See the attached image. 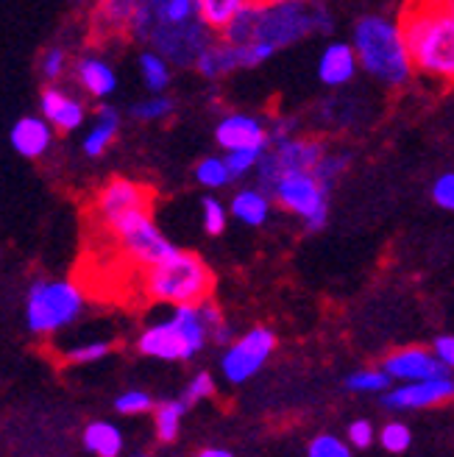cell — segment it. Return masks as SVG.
Wrapping results in <instances>:
<instances>
[{"mask_svg": "<svg viewBox=\"0 0 454 457\" xmlns=\"http://www.w3.org/2000/svg\"><path fill=\"white\" fill-rule=\"evenodd\" d=\"M118 129H120V114L115 106H98V118H95V126L87 131L84 137V154L89 159H98L106 154V148L115 143L118 137Z\"/></svg>", "mask_w": 454, "mask_h": 457, "instance_id": "cell-23", "label": "cell"}, {"mask_svg": "<svg viewBox=\"0 0 454 457\" xmlns=\"http://www.w3.org/2000/svg\"><path fill=\"white\" fill-rule=\"evenodd\" d=\"M195 181L207 190H220L232 181V170L226 165V156H207L195 165Z\"/></svg>", "mask_w": 454, "mask_h": 457, "instance_id": "cell-28", "label": "cell"}, {"mask_svg": "<svg viewBox=\"0 0 454 457\" xmlns=\"http://www.w3.org/2000/svg\"><path fill=\"white\" fill-rule=\"evenodd\" d=\"M215 140L226 154H229V151H240V148H268L270 134H268V126L260 118H254V114L229 112L215 126Z\"/></svg>", "mask_w": 454, "mask_h": 457, "instance_id": "cell-13", "label": "cell"}, {"mask_svg": "<svg viewBox=\"0 0 454 457\" xmlns=\"http://www.w3.org/2000/svg\"><path fill=\"white\" fill-rule=\"evenodd\" d=\"M446 9H449V14H451V20H454V0H446Z\"/></svg>", "mask_w": 454, "mask_h": 457, "instance_id": "cell-46", "label": "cell"}, {"mask_svg": "<svg viewBox=\"0 0 454 457\" xmlns=\"http://www.w3.org/2000/svg\"><path fill=\"white\" fill-rule=\"evenodd\" d=\"M153 402L145 391H126L115 399V410L123 416H137V413H145V410H151Z\"/></svg>", "mask_w": 454, "mask_h": 457, "instance_id": "cell-37", "label": "cell"}, {"mask_svg": "<svg viewBox=\"0 0 454 457\" xmlns=\"http://www.w3.org/2000/svg\"><path fill=\"white\" fill-rule=\"evenodd\" d=\"M349 441L357 449H368L371 441H374V427H371V421H354L349 427Z\"/></svg>", "mask_w": 454, "mask_h": 457, "instance_id": "cell-43", "label": "cell"}, {"mask_svg": "<svg viewBox=\"0 0 454 457\" xmlns=\"http://www.w3.org/2000/svg\"><path fill=\"white\" fill-rule=\"evenodd\" d=\"M51 140H54V126L45 118H20L9 134L12 148L26 159H39L51 148Z\"/></svg>", "mask_w": 454, "mask_h": 457, "instance_id": "cell-18", "label": "cell"}, {"mask_svg": "<svg viewBox=\"0 0 454 457\" xmlns=\"http://www.w3.org/2000/svg\"><path fill=\"white\" fill-rule=\"evenodd\" d=\"M318 81L329 89H340L354 81V76L359 73V62L354 54V45L343 42V39H332L326 48L318 56Z\"/></svg>", "mask_w": 454, "mask_h": 457, "instance_id": "cell-16", "label": "cell"}, {"mask_svg": "<svg viewBox=\"0 0 454 457\" xmlns=\"http://www.w3.org/2000/svg\"><path fill=\"white\" fill-rule=\"evenodd\" d=\"M454 399V379L451 374L446 377H429V379H416L407 382L396 391L384 396V404L393 410H421V407H435Z\"/></svg>", "mask_w": 454, "mask_h": 457, "instance_id": "cell-14", "label": "cell"}, {"mask_svg": "<svg viewBox=\"0 0 454 457\" xmlns=\"http://www.w3.org/2000/svg\"><path fill=\"white\" fill-rule=\"evenodd\" d=\"M145 0H98L95 6V31L98 34H128L131 22L143 9Z\"/></svg>", "mask_w": 454, "mask_h": 457, "instance_id": "cell-19", "label": "cell"}, {"mask_svg": "<svg viewBox=\"0 0 454 457\" xmlns=\"http://www.w3.org/2000/svg\"><path fill=\"white\" fill-rule=\"evenodd\" d=\"M215 394V379L210 377V374H195L193 377V382L187 385V391H185V404H195V402H201V399H207V396H212Z\"/></svg>", "mask_w": 454, "mask_h": 457, "instance_id": "cell-41", "label": "cell"}, {"mask_svg": "<svg viewBox=\"0 0 454 457\" xmlns=\"http://www.w3.org/2000/svg\"><path fill=\"white\" fill-rule=\"evenodd\" d=\"M190 20H198L195 0H153V26H176Z\"/></svg>", "mask_w": 454, "mask_h": 457, "instance_id": "cell-27", "label": "cell"}, {"mask_svg": "<svg viewBox=\"0 0 454 457\" xmlns=\"http://www.w3.org/2000/svg\"><path fill=\"white\" fill-rule=\"evenodd\" d=\"M39 109L45 114V120L54 126V131H62V134L76 131L87 120V106L76 96L64 93L59 87L45 89L39 98Z\"/></svg>", "mask_w": 454, "mask_h": 457, "instance_id": "cell-17", "label": "cell"}, {"mask_svg": "<svg viewBox=\"0 0 454 457\" xmlns=\"http://www.w3.org/2000/svg\"><path fill=\"white\" fill-rule=\"evenodd\" d=\"M195 71L210 79V81H218L223 76H229L235 71H240V59H237V48L232 42L226 39H212L207 48L201 51V56L195 59Z\"/></svg>", "mask_w": 454, "mask_h": 457, "instance_id": "cell-20", "label": "cell"}, {"mask_svg": "<svg viewBox=\"0 0 454 457\" xmlns=\"http://www.w3.org/2000/svg\"><path fill=\"white\" fill-rule=\"evenodd\" d=\"M274 349H277V335L265 327H254L252 332H245L240 340H235L232 346L226 349L220 360L223 377L235 385L252 379L268 362V357L274 354Z\"/></svg>", "mask_w": 454, "mask_h": 457, "instance_id": "cell-11", "label": "cell"}, {"mask_svg": "<svg viewBox=\"0 0 454 457\" xmlns=\"http://www.w3.org/2000/svg\"><path fill=\"white\" fill-rule=\"evenodd\" d=\"M151 198L153 193L140 185V181H131V179H111L98 190L95 204H93V212L98 218L101 226H109L111 220H118L126 212L134 210H151Z\"/></svg>", "mask_w": 454, "mask_h": 457, "instance_id": "cell-12", "label": "cell"}, {"mask_svg": "<svg viewBox=\"0 0 454 457\" xmlns=\"http://www.w3.org/2000/svg\"><path fill=\"white\" fill-rule=\"evenodd\" d=\"M215 277L210 265L193 251H176L168 260L145 268V293L148 299L162 304H201L210 299Z\"/></svg>", "mask_w": 454, "mask_h": 457, "instance_id": "cell-4", "label": "cell"}, {"mask_svg": "<svg viewBox=\"0 0 454 457\" xmlns=\"http://www.w3.org/2000/svg\"><path fill=\"white\" fill-rule=\"evenodd\" d=\"M201 220H203V228H207V235L212 237L223 235L226 223H229V210H226L215 195H207L201 201Z\"/></svg>", "mask_w": 454, "mask_h": 457, "instance_id": "cell-31", "label": "cell"}, {"mask_svg": "<svg viewBox=\"0 0 454 457\" xmlns=\"http://www.w3.org/2000/svg\"><path fill=\"white\" fill-rule=\"evenodd\" d=\"M270 207H274V198L262 187H243L235 193L229 204V215L245 226H265L270 218Z\"/></svg>", "mask_w": 454, "mask_h": 457, "instance_id": "cell-22", "label": "cell"}, {"mask_svg": "<svg viewBox=\"0 0 454 457\" xmlns=\"http://www.w3.org/2000/svg\"><path fill=\"white\" fill-rule=\"evenodd\" d=\"M84 446L98 457H118L123 452V436L118 427L106 421H95L84 429Z\"/></svg>", "mask_w": 454, "mask_h": 457, "instance_id": "cell-25", "label": "cell"}, {"mask_svg": "<svg viewBox=\"0 0 454 457\" xmlns=\"http://www.w3.org/2000/svg\"><path fill=\"white\" fill-rule=\"evenodd\" d=\"M76 79L93 98H109L118 89V73L98 56H84L76 64Z\"/></svg>", "mask_w": 454, "mask_h": 457, "instance_id": "cell-21", "label": "cell"}, {"mask_svg": "<svg viewBox=\"0 0 454 457\" xmlns=\"http://www.w3.org/2000/svg\"><path fill=\"white\" fill-rule=\"evenodd\" d=\"M198 457H232V452H226V449H203Z\"/></svg>", "mask_w": 454, "mask_h": 457, "instance_id": "cell-45", "label": "cell"}, {"mask_svg": "<svg viewBox=\"0 0 454 457\" xmlns=\"http://www.w3.org/2000/svg\"><path fill=\"white\" fill-rule=\"evenodd\" d=\"M195 4H198V17L203 26L220 34L252 0H195Z\"/></svg>", "mask_w": 454, "mask_h": 457, "instance_id": "cell-24", "label": "cell"}, {"mask_svg": "<svg viewBox=\"0 0 454 457\" xmlns=\"http://www.w3.org/2000/svg\"><path fill=\"white\" fill-rule=\"evenodd\" d=\"M351 45L359 62V71H366L371 79H376L384 87L399 89L416 73L399 17L362 14L354 22Z\"/></svg>", "mask_w": 454, "mask_h": 457, "instance_id": "cell-2", "label": "cell"}, {"mask_svg": "<svg viewBox=\"0 0 454 457\" xmlns=\"http://www.w3.org/2000/svg\"><path fill=\"white\" fill-rule=\"evenodd\" d=\"M140 76H143V84L148 93L162 96L173 81L170 62L156 51H145V54H140Z\"/></svg>", "mask_w": 454, "mask_h": 457, "instance_id": "cell-26", "label": "cell"}, {"mask_svg": "<svg viewBox=\"0 0 454 457\" xmlns=\"http://www.w3.org/2000/svg\"><path fill=\"white\" fill-rule=\"evenodd\" d=\"M207 337L210 329L201 315V307L181 304L173 310L168 321H159L140 335L137 349L156 360H190L203 349Z\"/></svg>", "mask_w": 454, "mask_h": 457, "instance_id": "cell-5", "label": "cell"}, {"mask_svg": "<svg viewBox=\"0 0 454 457\" xmlns=\"http://www.w3.org/2000/svg\"><path fill=\"white\" fill-rule=\"evenodd\" d=\"M435 354L443 365H449V371H454V335H443L435 340Z\"/></svg>", "mask_w": 454, "mask_h": 457, "instance_id": "cell-44", "label": "cell"}, {"mask_svg": "<svg viewBox=\"0 0 454 457\" xmlns=\"http://www.w3.org/2000/svg\"><path fill=\"white\" fill-rule=\"evenodd\" d=\"M329 190L312 170H293L279 176L268 193L285 212L304 220L310 232H318L329 220Z\"/></svg>", "mask_w": 454, "mask_h": 457, "instance_id": "cell-7", "label": "cell"}, {"mask_svg": "<svg viewBox=\"0 0 454 457\" xmlns=\"http://www.w3.org/2000/svg\"><path fill=\"white\" fill-rule=\"evenodd\" d=\"M382 371L388 374L391 379H404V382L451 374L449 365H443L435 352H426L421 346H404V349L388 354V357H384Z\"/></svg>", "mask_w": 454, "mask_h": 457, "instance_id": "cell-15", "label": "cell"}, {"mask_svg": "<svg viewBox=\"0 0 454 457\" xmlns=\"http://www.w3.org/2000/svg\"><path fill=\"white\" fill-rule=\"evenodd\" d=\"M268 148H240V151H229V154H226V165H229V170H232V179H243V176H248L252 170H257L260 159L265 156Z\"/></svg>", "mask_w": 454, "mask_h": 457, "instance_id": "cell-32", "label": "cell"}, {"mask_svg": "<svg viewBox=\"0 0 454 457\" xmlns=\"http://www.w3.org/2000/svg\"><path fill=\"white\" fill-rule=\"evenodd\" d=\"M212 29H207L198 20L190 22H176V26H153L151 31V45L156 54H162L170 64L178 67H193L201 51L212 42Z\"/></svg>", "mask_w": 454, "mask_h": 457, "instance_id": "cell-10", "label": "cell"}, {"mask_svg": "<svg viewBox=\"0 0 454 457\" xmlns=\"http://www.w3.org/2000/svg\"><path fill=\"white\" fill-rule=\"evenodd\" d=\"M176 109L173 98L168 96H151L140 104H134L131 106V114H134V120H145V123H153V120H165L170 118Z\"/></svg>", "mask_w": 454, "mask_h": 457, "instance_id": "cell-30", "label": "cell"}, {"mask_svg": "<svg viewBox=\"0 0 454 457\" xmlns=\"http://www.w3.org/2000/svg\"><path fill=\"white\" fill-rule=\"evenodd\" d=\"M351 391H359V394H371V391H384V387L391 385V377L384 371H357L349 377L346 382Z\"/></svg>", "mask_w": 454, "mask_h": 457, "instance_id": "cell-35", "label": "cell"}, {"mask_svg": "<svg viewBox=\"0 0 454 457\" xmlns=\"http://www.w3.org/2000/svg\"><path fill=\"white\" fill-rule=\"evenodd\" d=\"M346 168H349V154H343V151H326L324 154V159L321 162L315 165V176L324 181V185H334V181L346 173Z\"/></svg>", "mask_w": 454, "mask_h": 457, "instance_id": "cell-33", "label": "cell"}, {"mask_svg": "<svg viewBox=\"0 0 454 457\" xmlns=\"http://www.w3.org/2000/svg\"><path fill=\"white\" fill-rule=\"evenodd\" d=\"M252 4H277V0H252Z\"/></svg>", "mask_w": 454, "mask_h": 457, "instance_id": "cell-47", "label": "cell"}, {"mask_svg": "<svg viewBox=\"0 0 454 457\" xmlns=\"http://www.w3.org/2000/svg\"><path fill=\"white\" fill-rule=\"evenodd\" d=\"M332 14L315 0H277L254 4V42H268L274 51L290 48L312 34H329Z\"/></svg>", "mask_w": 454, "mask_h": 457, "instance_id": "cell-3", "label": "cell"}, {"mask_svg": "<svg viewBox=\"0 0 454 457\" xmlns=\"http://www.w3.org/2000/svg\"><path fill=\"white\" fill-rule=\"evenodd\" d=\"M185 402H162L156 407V436L162 441H173L178 436L181 416H185Z\"/></svg>", "mask_w": 454, "mask_h": 457, "instance_id": "cell-29", "label": "cell"}, {"mask_svg": "<svg viewBox=\"0 0 454 457\" xmlns=\"http://www.w3.org/2000/svg\"><path fill=\"white\" fill-rule=\"evenodd\" d=\"M103 228L118 240L126 260L134 262V265H140V268H153L156 262L168 260L170 254H176V251H178L162 235V228L153 223L151 210L126 212L118 220H111L109 226H103Z\"/></svg>", "mask_w": 454, "mask_h": 457, "instance_id": "cell-8", "label": "cell"}, {"mask_svg": "<svg viewBox=\"0 0 454 457\" xmlns=\"http://www.w3.org/2000/svg\"><path fill=\"white\" fill-rule=\"evenodd\" d=\"M433 201L438 204L441 210L454 212V173H443L435 179L433 185Z\"/></svg>", "mask_w": 454, "mask_h": 457, "instance_id": "cell-40", "label": "cell"}, {"mask_svg": "<svg viewBox=\"0 0 454 457\" xmlns=\"http://www.w3.org/2000/svg\"><path fill=\"white\" fill-rule=\"evenodd\" d=\"M326 143L321 137H287V140L279 143H270V148L265 151V156L260 159L257 165V179H260V187L270 190V185L293 170H315V165L321 162L324 154H326Z\"/></svg>", "mask_w": 454, "mask_h": 457, "instance_id": "cell-9", "label": "cell"}, {"mask_svg": "<svg viewBox=\"0 0 454 457\" xmlns=\"http://www.w3.org/2000/svg\"><path fill=\"white\" fill-rule=\"evenodd\" d=\"M64 71H67V54L62 51V48H51L48 54L42 56V62H39V73H42V79L45 81H59L62 76H64Z\"/></svg>", "mask_w": 454, "mask_h": 457, "instance_id": "cell-38", "label": "cell"}, {"mask_svg": "<svg viewBox=\"0 0 454 457\" xmlns=\"http://www.w3.org/2000/svg\"><path fill=\"white\" fill-rule=\"evenodd\" d=\"M307 457H351V449L334 436H318L310 444Z\"/></svg>", "mask_w": 454, "mask_h": 457, "instance_id": "cell-36", "label": "cell"}, {"mask_svg": "<svg viewBox=\"0 0 454 457\" xmlns=\"http://www.w3.org/2000/svg\"><path fill=\"white\" fill-rule=\"evenodd\" d=\"M84 310V293L73 282H37L26 299V324L34 335H51L70 327Z\"/></svg>", "mask_w": 454, "mask_h": 457, "instance_id": "cell-6", "label": "cell"}, {"mask_svg": "<svg viewBox=\"0 0 454 457\" xmlns=\"http://www.w3.org/2000/svg\"><path fill=\"white\" fill-rule=\"evenodd\" d=\"M410 444H413V432L407 429L404 424L393 421V424H388V427L382 429V446L388 449V452L401 454V452L410 449Z\"/></svg>", "mask_w": 454, "mask_h": 457, "instance_id": "cell-34", "label": "cell"}, {"mask_svg": "<svg viewBox=\"0 0 454 457\" xmlns=\"http://www.w3.org/2000/svg\"><path fill=\"white\" fill-rule=\"evenodd\" d=\"M111 352V343L106 340H93V343H84V346H76L67 352V360L70 362H98Z\"/></svg>", "mask_w": 454, "mask_h": 457, "instance_id": "cell-39", "label": "cell"}, {"mask_svg": "<svg viewBox=\"0 0 454 457\" xmlns=\"http://www.w3.org/2000/svg\"><path fill=\"white\" fill-rule=\"evenodd\" d=\"M301 129V123L296 118H287V114H279V118L268 126V134H270V143H279V140H287V137H296Z\"/></svg>", "mask_w": 454, "mask_h": 457, "instance_id": "cell-42", "label": "cell"}, {"mask_svg": "<svg viewBox=\"0 0 454 457\" xmlns=\"http://www.w3.org/2000/svg\"><path fill=\"white\" fill-rule=\"evenodd\" d=\"M399 22L413 71L429 81L454 84V20L446 0H407Z\"/></svg>", "mask_w": 454, "mask_h": 457, "instance_id": "cell-1", "label": "cell"}]
</instances>
